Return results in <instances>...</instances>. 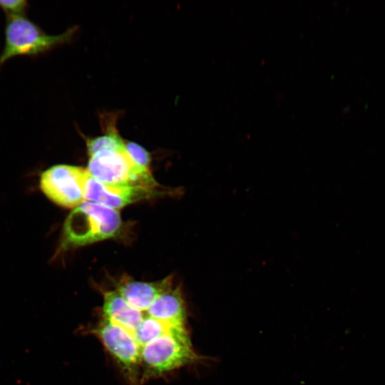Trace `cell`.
<instances>
[{
	"label": "cell",
	"instance_id": "6da1fadb",
	"mask_svg": "<svg viewBox=\"0 0 385 385\" xmlns=\"http://www.w3.org/2000/svg\"><path fill=\"white\" fill-rule=\"evenodd\" d=\"M121 225L117 210L85 200L66 219L60 247L66 250L115 237Z\"/></svg>",
	"mask_w": 385,
	"mask_h": 385
},
{
	"label": "cell",
	"instance_id": "7a4b0ae2",
	"mask_svg": "<svg viewBox=\"0 0 385 385\" xmlns=\"http://www.w3.org/2000/svg\"><path fill=\"white\" fill-rule=\"evenodd\" d=\"M200 360L193 349L188 330L163 334L141 349L140 385Z\"/></svg>",
	"mask_w": 385,
	"mask_h": 385
},
{
	"label": "cell",
	"instance_id": "3957f363",
	"mask_svg": "<svg viewBox=\"0 0 385 385\" xmlns=\"http://www.w3.org/2000/svg\"><path fill=\"white\" fill-rule=\"evenodd\" d=\"M76 29L50 35L25 16L7 18L4 46L0 54V68L10 58L19 56H36L68 42Z\"/></svg>",
	"mask_w": 385,
	"mask_h": 385
},
{
	"label": "cell",
	"instance_id": "277c9868",
	"mask_svg": "<svg viewBox=\"0 0 385 385\" xmlns=\"http://www.w3.org/2000/svg\"><path fill=\"white\" fill-rule=\"evenodd\" d=\"M89 157L86 170L91 177L103 184L151 190L159 187L150 169L140 168L131 160L124 145L99 151Z\"/></svg>",
	"mask_w": 385,
	"mask_h": 385
},
{
	"label": "cell",
	"instance_id": "5b68a950",
	"mask_svg": "<svg viewBox=\"0 0 385 385\" xmlns=\"http://www.w3.org/2000/svg\"><path fill=\"white\" fill-rule=\"evenodd\" d=\"M87 332L95 336L115 360L130 385H140V350L123 327L100 317Z\"/></svg>",
	"mask_w": 385,
	"mask_h": 385
},
{
	"label": "cell",
	"instance_id": "8992f818",
	"mask_svg": "<svg viewBox=\"0 0 385 385\" xmlns=\"http://www.w3.org/2000/svg\"><path fill=\"white\" fill-rule=\"evenodd\" d=\"M88 173L85 168L56 165L41 174L40 187L56 204L76 208L85 201L84 190Z\"/></svg>",
	"mask_w": 385,
	"mask_h": 385
},
{
	"label": "cell",
	"instance_id": "52a82bcc",
	"mask_svg": "<svg viewBox=\"0 0 385 385\" xmlns=\"http://www.w3.org/2000/svg\"><path fill=\"white\" fill-rule=\"evenodd\" d=\"M159 194L160 192L157 190L142 187L107 185L95 180L89 173L84 190L86 201L96 202L117 210L129 204L149 199Z\"/></svg>",
	"mask_w": 385,
	"mask_h": 385
},
{
	"label": "cell",
	"instance_id": "ba28073f",
	"mask_svg": "<svg viewBox=\"0 0 385 385\" xmlns=\"http://www.w3.org/2000/svg\"><path fill=\"white\" fill-rule=\"evenodd\" d=\"M173 276L155 282L135 281L124 277L115 284V291L133 307L145 312L155 300L173 287Z\"/></svg>",
	"mask_w": 385,
	"mask_h": 385
},
{
	"label": "cell",
	"instance_id": "9c48e42d",
	"mask_svg": "<svg viewBox=\"0 0 385 385\" xmlns=\"http://www.w3.org/2000/svg\"><path fill=\"white\" fill-rule=\"evenodd\" d=\"M102 294L100 317L123 327L133 337L145 317L144 312L131 307L115 290H105Z\"/></svg>",
	"mask_w": 385,
	"mask_h": 385
},
{
	"label": "cell",
	"instance_id": "30bf717a",
	"mask_svg": "<svg viewBox=\"0 0 385 385\" xmlns=\"http://www.w3.org/2000/svg\"><path fill=\"white\" fill-rule=\"evenodd\" d=\"M144 313L172 327L188 329V312L180 287L160 296Z\"/></svg>",
	"mask_w": 385,
	"mask_h": 385
},
{
	"label": "cell",
	"instance_id": "8fae6325",
	"mask_svg": "<svg viewBox=\"0 0 385 385\" xmlns=\"http://www.w3.org/2000/svg\"><path fill=\"white\" fill-rule=\"evenodd\" d=\"M124 145V141L119 135L115 125H108L105 134L86 141L88 155L91 156L99 151L118 148Z\"/></svg>",
	"mask_w": 385,
	"mask_h": 385
},
{
	"label": "cell",
	"instance_id": "7c38bea8",
	"mask_svg": "<svg viewBox=\"0 0 385 385\" xmlns=\"http://www.w3.org/2000/svg\"><path fill=\"white\" fill-rule=\"evenodd\" d=\"M124 146L129 158L137 166L149 169L150 158L145 148L133 142H124Z\"/></svg>",
	"mask_w": 385,
	"mask_h": 385
},
{
	"label": "cell",
	"instance_id": "4fadbf2b",
	"mask_svg": "<svg viewBox=\"0 0 385 385\" xmlns=\"http://www.w3.org/2000/svg\"><path fill=\"white\" fill-rule=\"evenodd\" d=\"M28 7L29 3L26 0H0V8L7 18L24 16Z\"/></svg>",
	"mask_w": 385,
	"mask_h": 385
}]
</instances>
